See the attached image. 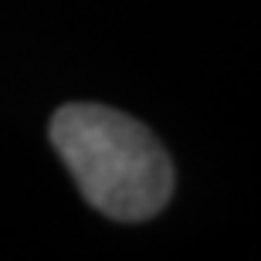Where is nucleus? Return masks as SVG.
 Listing matches in <instances>:
<instances>
[{"instance_id": "nucleus-1", "label": "nucleus", "mask_w": 261, "mask_h": 261, "mask_svg": "<svg viewBox=\"0 0 261 261\" xmlns=\"http://www.w3.org/2000/svg\"><path fill=\"white\" fill-rule=\"evenodd\" d=\"M51 146L95 211L149 221L173 197V163L143 122L109 106L71 102L51 119Z\"/></svg>"}]
</instances>
